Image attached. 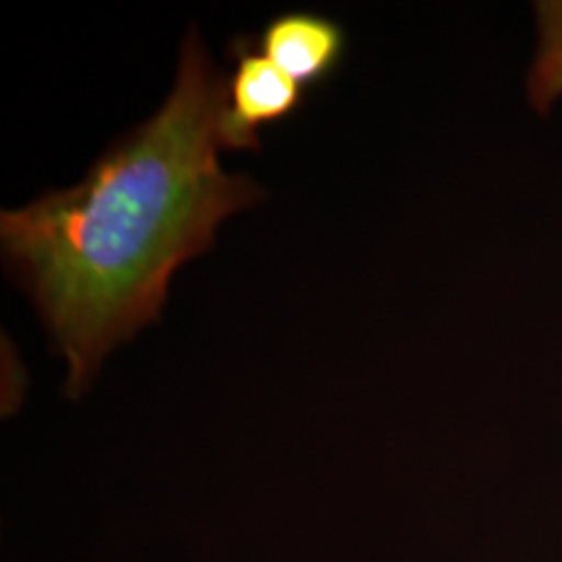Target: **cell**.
Wrapping results in <instances>:
<instances>
[{
  "mask_svg": "<svg viewBox=\"0 0 562 562\" xmlns=\"http://www.w3.org/2000/svg\"><path fill=\"white\" fill-rule=\"evenodd\" d=\"M225 101L227 80L190 27L157 115L106 148L78 186L2 211L4 262L69 361V396L111 348L159 322L171 276L213 246L220 223L261 201L257 181L217 159Z\"/></svg>",
  "mask_w": 562,
  "mask_h": 562,
  "instance_id": "cell-1",
  "label": "cell"
},
{
  "mask_svg": "<svg viewBox=\"0 0 562 562\" xmlns=\"http://www.w3.org/2000/svg\"><path fill=\"white\" fill-rule=\"evenodd\" d=\"M229 57L236 67L227 80L223 148L257 150L261 146L259 130L292 117L301 109L306 90L262 57L250 36L234 38Z\"/></svg>",
  "mask_w": 562,
  "mask_h": 562,
  "instance_id": "cell-2",
  "label": "cell"
},
{
  "mask_svg": "<svg viewBox=\"0 0 562 562\" xmlns=\"http://www.w3.org/2000/svg\"><path fill=\"white\" fill-rule=\"evenodd\" d=\"M250 42L304 90L334 78L348 48L344 25L315 11L281 13Z\"/></svg>",
  "mask_w": 562,
  "mask_h": 562,
  "instance_id": "cell-3",
  "label": "cell"
},
{
  "mask_svg": "<svg viewBox=\"0 0 562 562\" xmlns=\"http://www.w3.org/2000/svg\"><path fill=\"white\" fill-rule=\"evenodd\" d=\"M536 50L525 74V101L548 117L562 99V0L533 2Z\"/></svg>",
  "mask_w": 562,
  "mask_h": 562,
  "instance_id": "cell-4",
  "label": "cell"
}]
</instances>
